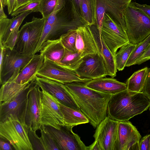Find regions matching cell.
<instances>
[{
    "label": "cell",
    "mask_w": 150,
    "mask_h": 150,
    "mask_svg": "<svg viewBox=\"0 0 150 150\" xmlns=\"http://www.w3.org/2000/svg\"><path fill=\"white\" fill-rule=\"evenodd\" d=\"M59 104L63 115L64 125L74 127L89 122L88 119L81 110L73 109L59 102Z\"/></svg>",
    "instance_id": "24"
},
{
    "label": "cell",
    "mask_w": 150,
    "mask_h": 150,
    "mask_svg": "<svg viewBox=\"0 0 150 150\" xmlns=\"http://www.w3.org/2000/svg\"><path fill=\"white\" fill-rule=\"evenodd\" d=\"M96 24L100 37L106 8L102 0H96Z\"/></svg>",
    "instance_id": "34"
},
{
    "label": "cell",
    "mask_w": 150,
    "mask_h": 150,
    "mask_svg": "<svg viewBox=\"0 0 150 150\" xmlns=\"http://www.w3.org/2000/svg\"><path fill=\"white\" fill-rule=\"evenodd\" d=\"M57 0H40L39 12L45 19L47 18L53 12Z\"/></svg>",
    "instance_id": "32"
},
{
    "label": "cell",
    "mask_w": 150,
    "mask_h": 150,
    "mask_svg": "<svg viewBox=\"0 0 150 150\" xmlns=\"http://www.w3.org/2000/svg\"><path fill=\"white\" fill-rule=\"evenodd\" d=\"M115 56L117 50L129 42L125 32L105 13L100 36Z\"/></svg>",
    "instance_id": "10"
},
{
    "label": "cell",
    "mask_w": 150,
    "mask_h": 150,
    "mask_svg": "<svg viewBox=\"0 0 150 150\" xmlns=\"http://www.w3.org/2000/svg\"><path fill=\"white\" fill-rule=\"evenodd\" d=\"M85 84L87 87L97 91L113 95L127 89L126 83L112 77L92 79Z\"/></svg>",
    "instance_id": "18"
},
{
    "label": "cell",
    "mask_w": 150,
    "mask_h": 150,
    "mask_svg": "<svg viewBox=\"0 0 150 150\" xmlns=\"http://www.w3.org/2000/svg\"><path fill=\"white\" fill-rule=\"evenodd\" d=\"M87 149L88 150H101L99 144L95 141L92 144L87 146Z\"/></svg>",
    "instance_id": "46"
},
{
    "label": "cell",
    "mask_w": 150,
    "mask_h": 150,
    "mask_svg": "<svg viewBox=\"0 0 150 150\" xmlns=\"http://www.w3.org/2000/svg\"><path fill=\"white\" fill-rule=\"evenodd\" d=\"M28 136L33 150H45L41 138L38 136L31 127L28 128Z\"/></svg>",
    "instance_id": "35"
},
{
    "label": "cell",
    "mask_w": 150,
    "mask_h": 150,
    "mask_svg": "<svg viewBox=\"0 0 150 150\" xmlns=\"http://www.w3.org/2000/svg\"><path fill=\"white\" fill-rule=\"evenodd\" d=\"M32 0H16L15 7L13 12L16 10L20 7L27 4Z\"/></svg>",
    "instance_id": "43"
},
{
    "label": "cell",
    "mask_w": 150,
    "mask_h": 150,
    "mask_svg": "<svg viewBox=\"0 0 150 150\" xmlns=\"http://www.w3.org/2000/svg\"><path fill=\"white\" fill-rule=\"evenodd\" d=\"M35 84L28 95V102L25 122L28 128L31 127L34 131L40 129L41 99L42 90Z\"/></svg>",
    "instance_id": "17"
},
{
    "label": "cell",
    "mask_w": 150,
    "mask_h": 150,
    "mask_svg": "<svg viewBox=\"0 0 150 150\" xmlns=\"http://www.w3.org/2000/svg\"><path fill=\"white\" fill-rule=\"evenodd\" d=\"M11 146L9 142L0 138V150H12L13 149Z\"/></svg>",
    "instance_id": "42"
},
{
    "label": "cell",
    "mask_w": 150,
    "mask_h": 150,
    "mask_svg": "<svg viewBox=\"0 0 150 150\" xmlns=\"http://www.w3.org/2000/svg\"><path fill=\"white\" fill-rule=\"evenodd\" d=\"M16 0H8L7 4L8 12L9 15L13 12L16 4Z\"/></svg>",
    "instance_id": "44"
},
{
    "label": "cell",
    "mask_w": 150,
    "mask_h": 150,
    "mask_svg": "<svg viewBox=\"0 0 150 150\" xmlns=\"http://www.w3.org/2000/svg\"><path fill=\"white\" fill-rule=\"evenodd\" d=\"M35 55H25L14 48H4L3 59L0 64V83L12 82Z\"/></svg>",
    "instance_id": "6"
},
{
    "label": "cell",
    "mask_w": 150,
    "mask_h": 150,
    "mask_svg": "<svg viewBox=\"0 0 150 150\" xmlns=\"http://www.w3.org/2000/svg\"><path fill=\"white\" fill-rule=\"evenodd\" d=\"M41 138L45 150H59L52 137L45 129V125L42 126L40 129Z\"/></svg>",
    "instance_id": "33"
},
{
    "label": "cell",
    "mask_w": 150,
    "mask_h": 150,
    "mask_svg": "<svg viewBox=\"0 0 150 150\" xmlns=\"http://www.w3.org/2000/svg\"><path fill=\"white\" fill-rule=\"evenodd\" d=\"M40 122L41 126H50L59 129L64 125L63 114L59 102L46 91L41 89Z\"/></svg>",
    "instance_id": "9"
},
{
    "label": "cell",
    "mask_w": 150,
    "mask_h": 150,
    "mask_svg": "<svg viewBox=\"0 0 150 150\" xmlns=\"http://www.w3.org/2000/svg\"><path fill=\"white\" fill-rule=\"evenodd\" d=\"M149 110L150 111V105H149Z\"/></svg>",
    "instance_id": "50"
},
{
    "label": "cell",
    "mask_w": 150,
    "mask_h": 150,
    "mask_svg": "<svg viewBox=\"0 0 150 150\" xmlns=\"http://www.w3.org/2000/svg\"><path fill=\"white\" fill-rule=\"evenodd\" d=\"M76 48V51L81 54L82 57L90 54H101L102 45L96 24L78 28Z\"/></svg>",
    "instance_id": "7"
},
{
    "label": "cell",
    "mask_w": 150,
    "mask_h": 150,
    "mask_svg": "<svg viewBox=\"0 0 150 150\" xmlns=\"http://www.w3.org/2000/svg\"><path fill=\"white\" fill-rule=\"evenodd\" d=\"M65 48L59 38L54 40H48L42 45L40 52L44 58L57 63L62 58Z\"/></svg>",
    "instance_id": "21"
},
{
    "label": "cell",
    "mask_w": 150,
    "mask_h": 150,
    "mask_svg": "<svg viewBox=\"0 0 150 150\" xmlns=\"http://www.w3.org/2000/svg\"><path fill=\"white\" fill-rule=\"evenodd\" d=\"M45 23V19L33 17L31 21L26 22L19 30L15 48L25 55H34L40 41Z\"/></svg>",
    "instance_id": "5"
},
{
    "label": "cell",
    "mask_w": 150,
    "mask_h": 150,
    "mask_svg": "<svg viewBox=\"0 0 150 150\" xmlns=\"http://www.w3.org/2000/svg\"><path fill=\"white\" fill-rule=\"evenodd\" d=\"M118 122L107 116L96 128L93 137L101 150H114Z\"/></svg>",
    "instance_id": "16"
},
{
    "label": "cell",
    "mask_w": 150,
    "mask_h": 150,
    "mask_svg": "<svg viewBox=\"0 0 150 150\" xmlns=\"http://www.w3.org/2000/svg\"><path fill=\"white\" fill-rule=\"evenodd\" d=\"M40 0H32L27 4L18 8L11 14L12 16H16L24 12L32 11L33 12H39Z\"/></svg>",
    "instance_id": "36"
},
{
    "label": "cell",
    "mask_w": 150,
    "mask_h": 150,
    "mask_svg": "<svg viewBox=\"0 0 150 150\" xmlns=\"http://www.w3.org/2000/svg\"><path fill=\"white\" fill-rule=\"evenodd\" d=\"M35 84V80L14 99L0 105V122L3 121L11 114L16 116L21 122L26 125L25 118L28 95Z\"/></svg>",
    "instance_id": "15"
},
{
    "label": "cell",
    "mask_w": 150,
    "mask_h": 150,
    "mask_svg": "<svg viewBox=\"0 0 150 150\" xmlns=\"http://www.w3.org/2000/svg\"><path fill=\"white\" fill-rule=\"evenodd\" d=\"M96 0H82L81 17L88 25L96 24Z\"/></svg>",
    "instance_id": "27"
},
{
    "label": "cell",
    "mask_w": 150,
    "mask_h": 150,
    "mask_svg": "<svg viewBox=\"0 0 150 150\" xmlns=\"http://www.w3.org/2000/svg\"><path fill=\"white\" fill-rule=\"evenodd\" d=\"M0 1L2 3L4 7L7 6L8 0H0Z\"/></svg>",
    "instance_id": "48"
},
{
    "label": "cell",
    "mask_w": 150,
    "mask_h": 150,
    "mask_svg": "<svg viewBox=\"0 0 150 150\" xmlns=\"http://www.w3.org/2000/svg\"><path fill=\"white\" fill-rule=\"evenodd\" d=\"M35 84L54 97L62 104L81 110L72 95L64 84L37 76Z\"/></svg>",
    "instance_id": "13"
},
{
    "label": "cell",
    "mask_w": 150,
    "mask_h": 150,
    "mask_svg": "<svg viewBox=\"0 0 150 150\" xmlns=\"http://www.w3.org/2000/svg\"><path fill=\"white\" fill-rule=\"evenodd\" d=\"M19 28H16L9 35L2 45L5 48H9L11 50L15 48L18 39Z\"/></svg>",
    "instance_id": "37"
},
{
    "label": "cell",
    "mask_w": 150,
    "mask_h": 150,
    "mask_svg": "<svg viewBox=\"0 0 150 150\" xmlns=\"http://www.w3.org/2000/svg\"><path fill=\"white\" fill-rule=\"evenodd\" d=\"M35 80L23 84L12 82H8L2 85L0 90V105L14 99L29 87Z\"/></svg>",
    "instance_id": "23"
},
{
    "label": "cell",
    "mask_w": 150,
    "mask_h": 150,
    "mask_svg": "<svg viewBox=\"0 0 150 150\" xmlns=\"http://www.w3.org/2000/svg\"><path fill=\"white\" fill-rule=\"evenodd\" d=\"M149 150H150V141H149Z\"/></svg>",
    "instance_id": "49"
},
{
    "label": "cell",
    "mask_w": 150,
    "mask_h": 150,
    "mask_svg": "<svg viewBox=\"0 0 150 150\" xmlns=\"http://www.w3.org/2000/svg\"><path fill=\"white\" fill-rule=\"evenodd\" d=\"M72 1L78 14L81 17V4L82 0H72Z\"/></svg>",
    "instance_id": "45"
},
{
    "label": "cell",
    "mask_w": 150,
    "mask_h": 150,
    "mask_svg": "<svg viewBox=\"0 0 150 150\" xmlns=\"http://www.w3.org/2000/svg\"><path fill=\"white\" fill-rule=\"evenodd\" d=\"M82 58L79 52H72L65 49L62 58L57 64L74 71L81 62Z\"/></svg>",
    "instance_id": "29"
},
{
    "label": "cell",
    "mask_w": 150,
    "mask_h": 150,
    "mask_svg": "<svg viewBox=\"0 0 150 150\" xmlns=\"http://www.w3.org/2000/svg\"><path fill=\"white\" fill-rule=\"evenodd\" d=\"M141 136L129 121L119 122L114 150H139Z\"/></svg>",
    "instance_id": "14"
},
{
    "label": "cell",
    "mask_w": 150,
    "mask_h": 150,
    "mask_svg": "<svg viewBox=\"0 0 150 150\" xmlns=\"http://www.w3.org/2000/svg\"><path fill=\"white\" fill-rule=\"evenodd\" d=\"M32 11L23 12L11 19L0 20V43L3 45L9 35L16 28H19L23 21Z\"/></svg>",
    "instance_id": "22"
},
{
    "label": "cell",
    "mask_w": 150,
    "mask_h": 150,
    "mask_svg": "<svg viewBox=\"0 0 150 150\" xmlns=\"http://www.w3.org/2000/svg\"><path fill=\"white\" fill-rule=\"evenodd\" d=\"M102 45L101 54L103 57L107 75L112 78L116 76L117 68L115 61V56L113 54L103 39L101 38Z\"/></svg>",
    "instance_id": "26"
},
{
    "label": "cell",
    "mask_w": 150,
    "mask_h": 150,
    "mask_svg": "<svg viewBox=\"0 0 150 150\" xmlns=\"http://www.w3.org/2000/svg\"><path fill=\"white\" fill-rule=\"evenodd\" d=\"M149 68L145 67L135 72L127 80V89L136 92H142L146 80Z\"/></svg>",
    "instance_id": "25"
},
{
    "label": "cell",
    "mask_w": 150,
    "mask_h": 150,
    "mask_svg": "<svg viewBox=\"0 0 150 150\" xmlns=\"http://www.w3.org/2000/svg\"><path fill=\"white\" fill-rule=\"evenodd\" d=\"M77 29L68 31L60 36L61 42L65 48L72 52L76 51V42Z\"/></svg>",
    "instance_id": "31"
},
{
    "label": "cell",
    "mask_w": 150,
    "mask_h": 150,
    "mask_svg": "<svg viewBox=\"0 0 150 150\" xmlns=\"http://www.w3.org/2000/svg\"><path fill=\"white\" fill-rule=\"evenodd\" d=\"M142 92L150 98V68H149L146 80Z\"/></svg>",
    "instance_id": "41"
},
{
    "label": "cell",
    "mask_w": 150,
    "mask_h": 150,
    "mask_svg": "<svg viewBox=\"0 0 150 150\" xmlns=\"http://www.w3.org/2000/svg\"><path fill=\"white\" fill-rule=\"evenodd\" d=\"M130 4L138 9L150 18V6L146 4H141L132 1Z\"/></svg>",
    "instance_id": "38"
},
{
    "label": "cell",
    "mask_w": 150,
    "mask_h": 150,
    "mask_svg": "<svg viewBox=\"0 0 150 150\" xmlns=\"http://www.w3.org/2000/svg\"><path fill=\"white\" fill-rule=\"evenodd\" d=\"M44 59V57L40 54H35L13 82L23 84L35 80L37 72L42 66Z\"/></svg>",
    "instance_id": "20"
},
{
    "label": "cell",
    "mask_w": 150,
    "mask_h": 150,
    "mask_svg": "<svg viewBox=\"0 0 150 150\" xmlns=\"http://www.w3.org/2000/svg\"><path fill=\"white\" fill-rule=\"evenodd\" d=\"M85 83L64 84L74 97L81 112L96 128L107 116L108 103L113 94L99 92L87 87Z\"/></svg>",
    "instance_id": "1"
},
{
    "label": "cell",
    "mask_w": 150,
    "mask_h": 150,
    "mask_svg": "<svg viewBox=\"0 0 150 150\" xmlns=\"http://www.w3.org/2000/svg\"><path fill=\"white\" fill-rule=\"evenodd\" d=\"M150 98L143 92L127 89L113 95L108 103L107 116L119 122L128 121L146 110Z\"/></svg>",
    "instance_id": "2"
},
{
    "label": "cell",
    "mask_w": 150,
    "mask_h": 150,
    "mask_svg": "<svg viewBox=\"0 0 150 150\" xmlns=\"http://www.w3.org/2000/svg\"><path fill=\"white\" fill-rule=\"evenodd\" d=\"M150 43V35L143 41L136 45L126 62L125 67L135 65L136 62L144 54Z\"/></svg>",
    "instance_id": "30"
},
{
    "label": "cell",
    "mask_w": 150,
    "mask_h": 150,
    "mask_svg": "<svg viewBox=\"0 0 150 150\" xmlns=\"http://www.w3.org/2000/svg\"><path fill=\"white\" fill-rule=\"evenodd\" d=\"M150 134L144 136L139 142V150H149Z\"/></svg>",
    "instance_id": "39"
},
{
    "label": "cell",
    "mask_w": 150,
    "mask_h": 150,
    "mask_svg": "<svg viewBox=\"0 0 150 150\" xmlns=\"http://www.w3.org/2000/svg\"><path fill=\"white\" fill-rule=\"evenodd\" d=\"M0 138L9 142L16 150H33L28 136V128L11 114L0 122Z\"/></svg>",
    "instance_id": "3"
},
{
    "label": "cell",
    "mask_w": 150,
    "mask_h": 150,
    "mask_svg": "<svg viewBox=\"0 0 150 150\" xmlns=\"http://www.w3.org/2000/svg\"><path fill=\"white\" fill-rule=\"evenodd\" d=\"M124 20L129 42L137 45L150 35V18L130 4L125 10Z\"/></svg>",
    "instance_id": "4"
},
{
    "label": "cell",
    "mask_w": 150,
    "mask_h": 150,
    "mask_svg": "<svg viewBox=\"0 0 150 150\" xmlns=\"http://www.w3.org/2000/svg\"><path fill=\"white\" fill-rule=\"evenodd\" d=\"M45 127L59 150H88L80 137L73 132V127L62 125L59 129L50 126Z\"/></svg>",
    "instance_id": "11"
},
{
    "label": "cell",
    "mask_w": 150,
    "mask_h": 150,
    "mask_svg": "<svg viewBox=\"0 0 150 150\" xmlns=\"http://www.w3.org/2000/svg\"><path fill=\"white\" fill-rule=\"evenodd\" d=\"M136 45L128 42L120 48L115 56L117 70L122 71L124 69L127 61Z\"/></svg>",
    "instance_id": "28"
},
{
    "label": "cell",
    "mask_w": 150,
    "mask_h": 150,
    "mask_svg": "<svg viewBox=\"0 0 150 150\" xmlns=\"http://www.w3.org/2000/svg\"><path fill=\"white\" fill-rule=\"evenodd\" d=\"M102 0L105 5V13L125 32V12L132 0Z\"/></svg>",
    "instance_id": "19"
},
{
    "label": "cell",
    "mask_w": 150,
    "mask_h": 150,
    "mask_svg": "<svg viewBox=\"0 0 150 150\" xmlns=\"http://www.w3.org/2000/svg\"><path fill=\"white\" fill-rule=\"evenodd\" d=\"M149 60H150V43L144 54L136 62L135 64L139 65Z\"/></svg>",
    "instance_id": "40"
},
{
    "label": "cell",
    "mask_w": 150,
    "mask_h": 150,
    "mask_svg": "<svg viewBox=\"0 0 150 150\" xmlns=\"http://www.w3.org/2000/svg\"><path fill=\"white\" fill-rule=\"evenodd\" d=\"M37 75L63 84L73 82L86 83L91 80L81 78L74 71L45 58L42 66L37 72Z\"/></svg>",
    "instance_id": "8"
},
{
    "label": "cell",
    "mask_w": 150,
    "mask_h": 150,
    "mask_svg": "<svg viewBox=\"0 0 150 150\" xmlns=\"http://www.w3.org/2000/svg\"><path fill=\"white\" fill-rule=\"evenodd\" d=\"M3 8L2 3L0 2V20L7 18V16L4 12Z\"/></svg>",
    "instance_id": "47"
},
{
    "label": "cell",
    "mask_w": 150,
    "mask_h": 150,
    "mask_svg": "<svg viewBox=\"0 0 150 150\" xmlns=\"http://www.w3.org/2000/svg\"><path fill=\"white\" fill-rule=\"evenodd\" d=\"M83 79L91 80L105 77L107 75L103 59L100 54H92L83 57L74 71Z\"/></svg>",
    "instance_id": "12"
}]
</instances>
